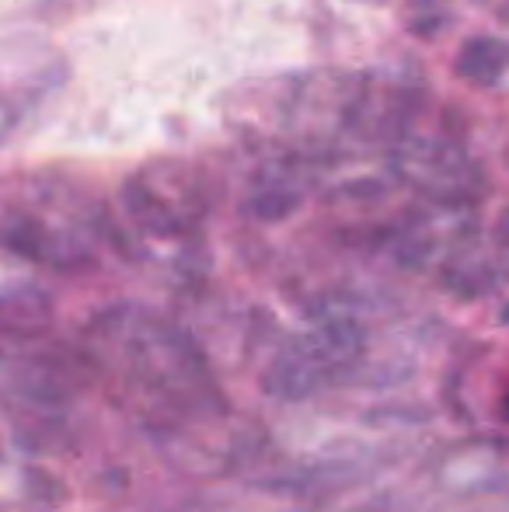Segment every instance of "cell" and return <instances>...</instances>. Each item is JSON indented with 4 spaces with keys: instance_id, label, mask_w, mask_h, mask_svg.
I'll return each mask as SVG.
<instances>
[{
    "instance_id": "cell-1",
    "label": "cell",
    "mask_w": 509,
    "mask_h": 512,
    "mask_svg": "<svg viewBox=\"0 0 509 512\" xmlns=\"http://www.w3.org/2000/svg\"><path fill=\"white\" fill-rule=\"evenodd\" d=\"M67 81V60L32 32L0 35V150L28 129Z\"/></svg>"
},
{
    "instance_id": "cell-2",
    "label": "cell",
    "mask_w": 509,
    "mask_h": 512,
    "mask_svg": "<svg viewBox=\"0 0 509 512\" xmlns=\"http://www.w3.org/2000/svg\"><path fill=\"white\" fill-rule=\"evenodd\" d=\"M454 67L471 84H496L509 67V46L499 39H471L464 42Z\"/></svg>"
}]
</instances>
